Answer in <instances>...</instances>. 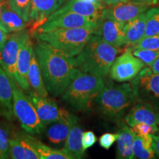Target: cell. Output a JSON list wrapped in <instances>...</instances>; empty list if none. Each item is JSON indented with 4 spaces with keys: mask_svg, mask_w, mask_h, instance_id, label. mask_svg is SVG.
I'll use <instances>...</instances> for the list:
<instances>
[{
    "mask_svg": "<svg viewBox=\"0 0 159 159\" xmlns=\"http://www.w3.org/2000/svg\"><path fill=\"white\" fill-rule=\"evenodd\" d=\"M34 49L47 91L55 97L61 96L80 71L75 57L40 39Z\"/></svg>",
    "mask_w": 159,
    "mask_h": 159,
    "instance_id": "cell-1",
    "label": "cell"
},
{
    "mask_svg": "<svg viewBox=\"0 0 159 159\" xmlns=\"http://www.w3.org/2000/svg\"><path fill=\"white\" fill-rule=\"evenodd\" d=\"M122 49L114 47L97 35H93L83 49L75 57L77 68L83 72L105 77L117 55Z\"/></svg>",
    "mask_w": 159,
    "mask_h": 159,
    "instance_id": "cell-2",
    "label": "cell"
},
{
    "mask_svg": "<svg viewBox=\"0 0 159 159\" xmlns=\"http://www.w3.org/2000/svg\"><path fill=\"white\" fill-rule=\"evenodd\" d=\"M103 116L114 122L122 121L124 115L136 103L137 99L130 83L105 86L95 99Z\"/></svg>",
    "mask_w": 159,
    "mask_h": 159,
    "instance_id": "cell-3",
    "label": "cell"
},
{
    "mask_svg": "<svg viewBox=\"0 0 159 159\" xmlns=\"http://www.w3.org/2000/svg\"><path fill=\"white\" fill-rule=\"evenodd\" d=\"M103 77L80 71L62 94V99L77 111L89 110L105 87Z\"/></svg>",
    "mask_w": 159,
    "mask_h": 159,
    "instance_id": "cell-4",
    "label": "cell"
},
{
    "mask_svg": "<svg viewBox=\"0 0 159 159\" xmlns=\"http://www.w3.org/2000/svg\"><path fill=\"white\" fill-rule=\"evenodd\" d=\"M95 29L92 27L61 28L41 33L35 32L33 35L35 39L45 41L67 55L75 57L94 34Z\"/></svg>",
    "mask_w": 159,
    "mask_h": 159,
    "instance_id": "cell-5",
    "label": "cell"
},
{
    "mask_svg": "<svg viewBox=\"0 0 159 159\" xmlns=\"http://www.w3.org/2000/svg\"><path fill=\"white\" fill-rule=\"evenodd\" d=\"M13 87V112L26 132L40 134L45 127L40 120L34 105L15 80L11 79Z\"/></svg>",
    "mask_w": 159,
    "mask_h": 159,
    "instance_id": "cell-6",
    "label": "cell"
},
{
    "mask_svg": "<svg viewBox=\"0 0 159 159\" xmlns=\"http://www.w3.org/2000/svg\"><path fill=\"white\" fill-rule=\"evenodd\" d=\"M27 96L31 99L38 116L44 127L57 122L78 121L76 116L64 108H60L53 99L48 98V97L39 96L33 91H28Z\"/></svg>",
    "mask_w": 159,
    "mask_h": 159,
    "instance_id": "cell-7",
    "label": "cell"
},
{
    "mask_svg": "<svg viewBox=\"0 0 159 159\" xmlns=\"http://www.w3.org/2000/svg\"><path fill=\"white\" fill-rule=\"evenodd\" d=\"M144 67V63L133 54L132 48L129 47L123 54L115 58L108 74L113 80L125 83L132 81Z\"/></svg>",
    "mask_w": 159,
    "mask_h": 159,
    "instance_id": "cell-8",
    "label": "cell"
},
{
    "mask_svg": "<svg viewBox=\"0 0 159 159\" xmlns=\"http://www.w3.org/2000/svg\"><path fill=\"white\" fill-rule=\"evenodd\" d=\"M138 102H159V74L144 67L131 83Z\"/></svg>",
    "mask_w": 159,
    "mask_h": 159,
    "instance_id": "cell-9",
    "label": "cell"
},
{
    "mask_svg": "<svg viewBox=\"0 0 159 159\" xmlns=\"http://www.w3.org/2000/svg\"><path fill=\"white\" fill-rule=\"evenodd\" d=\"M99 20L83 16L75 13H53L35 32H47L61 28L92 27L96 28ZM34 32V33H35Z\"/></svg>",
    "mask_w": 159,
    "mask_h": 159,
    "instance_id": "cell-10",
    "label": "cell"
},
{
    "mask_svg": "<svg viewBox=\"0 0 159 159\" xmlns=\"http://www.w3.org/2000/svg\"><path fill=\"white\" fill-rule=\"evenodd\" d=\"M29 32L25 29L7 36L3 48L0 50V65L9 77L16 81V63L19 49Z\"/></svg>",
    "mask_w": 159,
    "mask_h": 159,
    "instance_id": "cell-11",
    "label": "cell"
},
{
    "mask_svg": "<svg viewBox=\"0 0 159 159\" xmlns=\"http://www.w3.org/2000/svg\"><path fill=\"white\" fill-rule=\"evenodd\" d=\"M94 35H99L109 44L120 48L125 45V23L102 15L94 30Z\"/></svg>",
    "mask_w": 159,
    "mask_h": 159,
    "instance_id": "cell-12",
    "label": "cell"
},
{
    "mask_svg": "<svg viewBox=\"0 0 159 159\" xmlns=\"http://www.w3.org/2000/svg\"><path fill=\"white\" fill-rule=\"evenodd\" d=\"M124 119L130 127H133L136 123L142 122L158 128L159 106L152 102H137L131 107Z\"/></svg>",
    "mask_w": 159,
    "mask_h": 159,
    "instance_id": "cell-13",
    "label": "cell"
},
{
    "mask_svg": "<svg viewBox=\"0 0 159 159\" xmlns=\"http://www.w3.org/2000/svg\"><path fill=\"white\" fill-rule=\"evenodd\" d=\"M149 7L150 6L148 5L130 0L111 6L108 8H105L102 15L126 24L142 13H145Z\"/></svg>",
    "mask_w": 159,
    "mask_h": 159,
    "instance_id": "cell-14",
    "label": "cell"
},
{
    "mask_svg": "<svg viewBox=\"0 0 159 159\" xmlns=\"http://www.w3.org/2000/svg\"><path fill=\"white\" fill-rule=\"evenodd\" d=\"M66 1L68 0H31L29 22L32 23V33Z\"/></svg>",
    "mask_w": 159,
    "mask_h": 159,
    "instance_id": "cell-15",
    "label": "cell"
},
{
    "mask_svg": "<svg viewBox=\"0 0 159 159\" xmlns=\"http://www.w3.org/2000/svg\"><path fill=\"white\" fill-rule=\"evenodd\" d=\"M33 50L34 46L29 34L21 43L16 63V82L26 91L30 90L28 71Z\"/></svg>",
    "mask_w": 159,
    "mask_h": 159,
    "instance_id": "cell-16",
    "label": "cell"
},
{
    "mask_svg": "<svg viewBox=\"0 0 159 159\" xmlns=\"http://www.w3.org/2000/svg\"><path fill=\"white\" fill-rule=\"evenodd\" d=\"M105 7L100 2L92 3L82 0H68L55 13H75L77 14L99 20Z\"/></svg>",
    "mask_w": 159,
    "mask_h": 159,
    "instance_id": "cell-17",
    "label": "cell"
},
{
    "mask_svg": "<svg viewBox=\"0 0 159 159\" xmlns=\"http://www.w3.org/2000/svg\"><path fill=\"white\" fill-rule=\"evenodd\" d=\"M0 117L13 119V87L11 78L0 65Z\"/></svg>",
    "mask_w": 159,
    "mask_h": 159,
    "instance_id": "cell-18",
    "label": "cell"
},
{
    "mask_svg": "<svg viewBox=\"0 0 159 159\" xmlns=\"http://www.w3.org/2000/svg\"><path fill=\"white\" fill-rule=\"evenodd\" d=\"M10 158L13 159H39V155L24 136L16 133L10 137Z\"/></svg>",
    "mask_w": 159,
    "mask_h": 159,
    "instance_id": "cell-19",
    "label": "cell"
},
{
    "mask_svg": "<svg viewBox=\"0 0 159 159\" xmlns=\"http://www.w3.org/2000/svg\"><path fill=\"white\" fill-rule=\"evenodd\" d=\"M118 133L119 138L117 139L116 158L119 159H133L134 158L133 153V143L136 133L130 128L124 122H119Z\"/></svg>",
    "mask_w": 159,
    "mask_h": 159,
    "instance_id": "cell-20",
    "label": "cell"
},
{
    "mask_svg": "<svg viewBox=\"0 0 159 159\" xmlns=\"http://www.w3.org/2000/svg\"><path fill=\"white\" fill-rule=\"evenodd\" d=\"M83 134V130L80 125H73L64 142V146L61 150L68 155L71 159H80L84 157L85 150L82 144Z\"/></svg>",
    "mask_w": 159,
    "mask_h": 159,
    "instance_id": "cell-21",
    "label": "cell"
},
{
    "mask_svg": "<svg viewBox=\"0 0 159 159\" xmlns=\"http://www.w3.org/2000/svg\"><path fill=\"white\" fill-rule=\"evenodd\" d=\"M146 27V13L125 24V45L134 47L144 37Z\"/></svg>",
    "mask_w": 159,
    "mask_h": 159,
    "instance_id": "cell-22",
    "label": "cell"
},
{
    "mask_svg": "<svg viewBox=\"0 0 159 159\" xmlns=\"http://www.w3.org/2000/svg\"><path fill=\"white\" fill-rule=\"evenodd\" d=\"M28 82L30 88L32 89L33 92L36 93L39 96L48 97L49 93L43 82L42 73L40 69L35 49L33 50L32 55L31 63L28 71Z\"/></svg>",
    "mask_w": 159,
    "mask_h": 159,
    "instance_id": "cell-23",
    "label": "cell"
},
{
    "mask_svg": "<svg viewBox=\"0 0 159 159\" xmlns=\"http://www.w3.org/2000/svg\"><path fill=\"white\" fill-rule=\"evenodd\" d=\"M2 30L5 33H15L25 29L27 22L13 11L7 3V0L3 6L1 16Z\"/></svg>",
    "mask_w": 159,
    "mask_h": 159,
    "instance_id": "cell-24",
    "label": "cell"
},
{
    "mask_svg": "<svg viewBox=\"0 0 159 159\" xmlns=\"http://www.w3.org/2000/svg\"><path fill=\"white\" fill-rule=\"evenodd\" d=\"M24 136L33 147L34 150L39 155L41 159H71L68 155H66L63 151L54 149L51 147L47 146L32 136L28 133H23Z\"/></svg>",
    "mask_w": 159,
    "mask_h": 159,
    "instance_id": "cell-25",
    "label": "cell"
},
{
    "mask_svg": "<svg viewBox=\"0 0 159 159\" xmlns=\"http://www.w3.org/2000/svg\"><path fill=\"white\" fill-rule=\"evenodd\" d=\"M77 122L78 121L57 122L49 125L46 131V135L49 142L55 145H60L64 143L71 127L77 124Z\"/></svg>",
    "mask_w": 159,
    "mask_h": 159,
    "instance_id": "cell-26",
    "label": "cell"
},
{
    "mask_svg": "<svg viewBox=\"0 0 159 159\" xmlns=\"http://www.w3.org/2000/svg\"><path fill=\"white\" fill-rule=\"evenodd\" d=\"M134 158L152 159L156 158L152 148V134H136L133 143Z\"/></svg>",
    "mask_w": 159,
    "mask_h": 159,
    "instance_id": "cell-27",
    "label": "cell"
},
{
    "mask_svg": "<svg viewBox=\"0 0 159 159\" xmlns=\"http://www.w3.org/2000/svg\"><path fill=\"white\" fill-rule=\"evenodd\" d=\"M157 34H159V7H154L146 11L144 37Z\"/></svg>",
    "mask_w": 159,
    "mask_h": 159,
    "instance_id": "cell-28",
    "label": "cell"
},
{
    "mask_svg": "<svg viewBox=\"0 0 159 159\" xmlns=\"http://www.w3.org/2000/svg\"><path fill=\"white\" fill-rule=\"evenodd\" d=\"M7 3L24 21L29 22L31 0H7Z\"/></svg>",
    "mask_w": 159,
    "mask_h": 159,
    "instance_id": "cell-29",
    "label": "cell"
},
{
    "mask_svg": "<svg viewBox=\"0 0 159 159\" xmlns=\"http://www.w3.org/2000/svg\"><path fill=\"white\" fill-rule=\"evenodd\" d=\"M10 129L5 124H0V159L10 158Z\"/></svg>",
    "mask_w": 159,
    "mask_h": 159,
    "instance_id": "cell-30",
    "label": "cell"
},
{
    "mask_svg": "<svg viewBox=\"0 0 159 159\" xmlns=\"http://www.w3.org/2000/svg\"><path fill=\"white\" fill-rule=\"evenodd\" d=\"M133 54L140 59L145 65L151 67V66L159 57V50L147 49H133Z\"/></svg>",
    "mask_w": 159,
    "mask_h": 159,
    "instance_id": "cell-31",
    "label": "cell"
},
{
    "mask_svg": "<svg viewBox=\"0 0 159 159\" xmlns=\"http://www.w3.org/2000/svg\"><path fill=\"white\" fill-rule=\"evenodd\" d=\"M139 49L159 50V34L144 37L134 47H133L132 50Z\"/></svg>",
    "mask_w": 159,
    "mask_h": 159,
    "instance_id": "cell-32",
    "label": "cell"
},
{
    "mask_svg": "<svg viewBox=\"0 0 159 159\" xmlns=\"http://www.w3.org/2000/svg\"><path fill=\"white\" fill-rule=\"evenodd\" d=\"M119 134L118 132L116 134H112V133H105L99 137V144L102 148L105 150H109L111 148L114 142L117 141L119 138Z\"/></svg>",
    "mask_w": 159,
    "mask_h": 159,
    "instance_id": "cell-33",
    "label": "cell"
},
{
    "mask_svg": "<svg viewBox=\"0 0 159 159\" xmlns=\"http://www.w3.org/2000/svg\"><path fill=\"white\" fill-rule=\"evenodd\" d=\"M133 130L138 135H148V134H154L155 133L158 132V129L155 128V127L145 123L139 122L135 124L134 126L131 127Z\"/></svg>",
    "mask_w": 159,
    "mask_h": 159,
    "instance_id": "cell-34",
    "label": "cell"
},
{
    "mask_svg": "<svg viewBox=\"0 0 159 159\" xmlns=\"http://www.w3.org/2000/svg\"><path fill=\"white\" fill-rule=\"evenodd\" d=\"M97 139L96 135L94 134L93 131L89 130L83 132L82 136V144L83 149L86 150L87 149L91 148L97 142Z\"/></svg>",
    "mask_w": 159,
    "mask_h": 159,
    "instance_id": "cell-35",
    "label": "cell"
},
{
    "mask_svg": "<svg viewBox=\"0 0 159 159\" xmlns=\"http://www.w3.org/2000/svg\"><path fill=\"white\" fill-rule=\"evenodd\" d=\"M152 148H153L156 158H159V135L152 134Z\"/></svg>",
    "mask_w": 159,
    "mask_h": 159,
    "instance_id": "cell-36",
    "label": "cell"
},
{
    "mask_svg": "<svg viewBox=\"0 0 159 159\" xmlns=\"http://www.w3.org/2000/svg\"><path fill=\"white\" fill-rule=\"evenodd\" d=\"M130 1V0H99V2H100L102 5H108L109 7L111 6L117 5V4L121 3V2H128Z\"/></svg>",
    "mask_w": 159,
    "mask_h": 159,
    "instance_id": "cell-37",
    "label": "cell"
},
{
    "mask_svg": "<svg viewBox=\"0 0 159 159\" xmlns=\"http://www.w3.org/2000/svg\"><path fill=\"white\" fill-rule=\"evenodd\" d=\"M132 1L145 4L150 7V6H159V0H132Z\"/></svg>",
    "mask_w": 159,
    "mask_h": 159,
    "instance_id": "cell-38",
    "label": "cell"
},
{
    "mask_svg": "<svg viewBox=\"0 0 159 159\" xmlns=\"http://www.w3.org/2000/svg\"><path fill=\"white\" fill-rule=\"evenodd\" d=\"M7 39V33L0 29V50L3 48L6 40Z\"/></svg>",
    "mask_w": 159,
    "mask_h": 159,
    "instance_id": "cell-39",
    "label": "cell"
},
{
    "mask_svg": "<svg viewBox=\"0 0 159 159\" xmlns=\"http://www.w3.org/2000/svg\"><path fill=\"white\" fill-rule=\"evenodd\" d=\"M150 69L155 73L159 74V57L153 63V64L151 66Z\"/></svg>",
    "mask_w": 159,
    "mask_h": 159,
    "instance_id": "cell-40",
    "label": "cell"
},
{
    "mask_svg": "<svg viewBox=\"0 0 159 159\" xmlns=\"http://www.w3.org/2000/svg\"><path fill=\"white\" fill-rule=\"evenodd\" d=\"M7 2V0H0V29H2V23H1V16H2V12L3 6Z\"/></svg>",
    "mask_w": 159,
    "mask_h": 159,
    "instance_id": "cell-41",
    "label": "cell"
},
{
    "mask_svg": "<svg viewBox=\"0 0 159 159\" xmlns=\"http://www.w3.org/2000/svg\"><path fill=\"white\" fill-rule=\"evenodd\" d=\"M84 2H92V3H98L99 2V0H82Z\"/></svg>",
    "mask_w": 159,
    "mask_h": 159,
    "instance_id": "cell-42",
    "label": "cell"
},
{
    "mask_svg": "<svg viewBox=\"0 0 159 159\" xmlns=\"http://www.w3.org/2000/svg\"><path fill=\"white\" fill-rule=\"evenodd\" d=\"M158 132H159V125H158Z\"/></svg>",
    "mask_w": 159,
    "mask_h": 159,
    "instance_id": "cell-43",
    "label": "cell"
}]
</instances>
